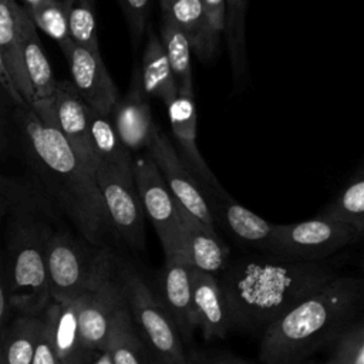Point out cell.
I'll return each instance as SVG.
<instances>
[{
    "label": "cell",
    "mask_w": 364,
    "mask_h": 364,
    "mask_svg": "<svg viewBox=\"0 0 364 364\" xmlns=\"http://www.w3.org/2000/svg\"><path fill=\"white\" fill-rule=\"evenodd\" d=\"M21 128L28 161L46 193L68 216L82 239L107 246L105 240L114 229L94 175L60 129L43 122L30 107L23 114Z\"/></svg>",
    "instance_id": "cell-2"
},
{
    "label": "cell",
    "mask_w": 364,
    "mask_h": 364,
    "mask_svg": "<svg viewBox=\"0 0 364 364\" xmlns=\"http://www.w3.org/2000/svg\"><path fill=\"white\" fill-rule=\"evenodd\" d=\"M115 280L121 289L131 321L156 364H193L183 341L155 290L127 260L115 256Z\"/></svg>",
    "instance_id": "cell-6"
},
{
    "label": "cell",
    "mask_w": 364,
    "mask_h": 364,
    "mask_svg": "<svg viewBox=\"0 0 364 364\" xmlns=\"http://www.w3.org/2000/svg\"><path fill=\"white\" fill-rule=\"evenodd\" d=\"M43 314L48 320L51 341L60 364H87L94 354L88 355L81 343L77 299L65 303L50 301Z\"/></svg>",
    "instance_id": "cell-20"
},
{
    "label": "cell",
    "mask_w": 364,
    "mask_h": 364,
    "mask_svg": "<svg viewBox=\"0 0 364 364\" xmlns=\"http://www.w3.org/2000/svg\"><path fill=\"white\" fill-rule=\"evenodd\" d=\"M326 364H334V361H333V360H331V357H330V360H328V361H327V363H326Z\"/></svg>",
    "instance_id": "cell-44"
},
{
    "label": "cell",
    "mask_w": 364,
    "mask_h": 364,
    "mask_svg": "<svg viewBox=\"0 0 364 364\" xmlns=\"http://www.w3.org/2000/svg\"><path fill=\"white\" fill-rule=\"evenodd\" d=\"M193 364H195V363H193Z\"/></svg>",
    "instance_id": "cell-46"
},
{
    "label": "cell",
    "mask_w": 364,
    "mask_h": 364,
    "mask_svg": "<svg viewBox=\"0 0 364 364\" xmlns=\"http://www.w3.org/2000/svg\"><path fill=\"white\" fill-rule=\"evenodd\" d=\"M27 13L36 27H40L47 36L54 38L61 48L71 41L63 0H44Z\"/></svg>",
    "instance_id": "cell-32"
},
{
    "label": "cell",
    "mask_w": 364,
    "mask_h": 364,
    "mask_svg": "<svg viewBox=\"0 0 364 364\" xmlns=\"http://www.w3.org/2000/svg\"><path fill=\"white\" fill-rule=\"evenodd\" d=\"M28 107L43 122L60 129L80 161L94 175L98 166V158L91 142L87 105L71 81H58L51 97L36 100Z\"/></svg>",
    "instance_id": "cell-10"
},
{
    "label": "cell",
    "mask_w": 364,
    "mask_h": 364,
    "mask_svg": "<svg viewBox=\"0 0 364 364\" xmlns=\"http://www.w3.org/2000/svg\"><path fill=\"white\" fill-rule=\"evenodd\" d=\"M162 14L168 16L188 37L191 50L200 58H210L219 43L213 38L199 0H159Z\"/></svg>",
    "instance_id": "cell-22"
},
{
    "label": "cell",
    "mask_w": 364,
    "mask_h": 364,
    "mask_svg": "<svg viewBox=\"0 0 364 364\" xmlns=\"http://www.w3.org/2000/svg\"><path fill=\"white\" fill-rule=\"evenodd\" d=\"M331 360H333V358H331Z\"/></svg>",
    "instance_id": "cell-45"
},
{
    "label": "cell",
    "mask_w": 364,
    "mask_h": 364,
    "mask_svg": "<svg viewBox=\"0 0 364 364\" xmlns=\"http://www.w3.org/2000/svg\"><path fill=\"white\" fill-rule=\"evenodd\" d=\"M0 334H1V331H0ZM0 364H4V361H3V354H1V344H0Z\"/></svg>",
    "instance_id": "cell-43"
},
{
    "label": "cell",
    "mask_w": 364,
    "mask_h": 364,
    "mask_svg": "<svg viewBox=\"0 0 364 364\" xmlns=\"http://www.w3.org/2000/svg\"><path fill=\"white\" fill-rule=\"evenodd\" d=\"M202 4V10L206 18V24L209 27L210 34L219 43L220 36L225 31V20H226V3L225 0H199Z\"/></svg>",
    "instance_id": "cell-36"
},
{
    "label": "cell",
    "mask_w": 364,
    "mask_h": 364,
    "mask_svg": "<svg viewBox=\"0 0 364 364\" xmlns=\"http://www.w3.org/2000/svg\"><path fill=\"white\" fill-rule=\"evenodd\" d=\"M21 50L26 73L33 88V101L51 97L55 91L58 81L53 74L51 64L43 50L40 37L37 34V27L30 16L26 17L23 24Z\"/></svg>",
    "instance_id": "cell-24"
},
{
    "label": "cell",
    "mask_w": 364,
    "mask_h": 364,
    "mask_svg": "<svg viewBox=\"0 0 364 364\" xmlns=\"http://www.w3.org/2000/svg\"><path fill=\"white\" fill-rule=\"evenodd\" d=\"M87 364H112L108 348L105 347V348L94 353V355L91 357V360Z\"/></svg>",
    "instance_id": "cell-40"
},
{
    "label": "cell",
    "mask_w": 364,
    "mask_h": 364,
    "mask_svg": "<svg viewBox=\"0 0 364 364\" xmlns=\"http://www.w3.org/2000/svg\"><path fill=\"white\" fill-rule=\"evenodd\" d=\"M320 215L350 226L358 236L364 230V178L357 173L337 199Z\"/></svg>",
    "instance_id": "cell-29"
},
{
    "label": "cell",
    "mask_w": 364,
    "mask_h": 364,
    "mask_svg": "<svg viewBox=\"0 0 364 364\" xmlns=\"http://www.w3.org/2000/svg\"><path fill=\"white\" fill-rule=\"evenodd\" d=\"M28 16L17 0H0V53L13 82L28 107L33 102V88L23 61V24Z\"/></svg>",
    "instance_id": "cell-19"
},
{
    "label": "cell",
    "mask_w": 364,
    "mask_h": 364,
    "mask_svg": "<svg viewBox=\"0 0 364 364\" xmlns=\"http://www.w3.org/2000/svg\"><path fill=\"white\" fill-rule=\"evenodd\" d=\"M9 299H7V286H6V276L3 267V256L0 255V331L4 327L6 316L9 311Z\"/></svg>",
    "instance_id": "cell-38"
},
{
    "label": "cell",
    "mask_w": 364,
    "mask_h": 364,
    "mask_svg": "<svg viewBox=\"0 0 364 364\" xmlns=\"http://www.w3.org/2000/svg\"><path fill=\"white\" fill-rule=\"evenodd\" d=\"M71 41L92 51H100L94 0H63Z\"/></svg>",
    "instance_id": "cell-31"
},
{
    "label": "cell",
    "mask_w": 364,
    "mask_h": 364,
    "mask_svg": "<svg viewBox=\"0 0 364 364\" xmlns=\"http://www.w3.org/2000/svg\"><path fill=\"white\" fill-rule=\"evenodd\" d=\"M24 1V4H26V10L28 11V10H31V9H34L36 6H38L41 1H44V0H23Z\"/></svg>",
    "instance_id": "cell-42"
},
{
    "label": "cell",
    "mask_w": 364,
    "mask_h": 364,
    "mask_svg": "<svg viewBox=\"0 0 364 364\" xmlns=\"http://www.w3.org/2000/svg\"><path fill=\"white\" fill-rule=\"evenodd\" d=\"M360 237L350 226L318 215L317 218L274 225L263 253L283 262H320Z\"/></svg>",
    "instance_id": "cell-7"
},
{
    "label": "cell",
    "mask_w": 364,
    "mask_h": 364,
    "mask_svg": "<svg viewBox=\"0 0 364 364\" xmlns=\"http://www.w3.org/2000/svg\"><path fill=\"white\" fill-rule=\"evenodd\" d=\"M182 341H188L196 328L192 309L189 264L182 257L165 259L155 290Z\"/></svg>",
    "instance_id": "cell-16"
},
{
    "label": "cell",
    "mask_w": 364,
    "mask_h": 364,
    "mask_svg": "<svg viewBox=\"0 0 364 364\" xmlns=\"http://www.w3.org/2000/svg\"><path fill=\"white\" fill-rule=\"evenodd\" d=\"M178 212L183 260L191 267L218 276L226 266L229 249L219 239L218 233L208 230L179 203Z\"/></svg>",
    "instance_id": "cell-18"
},
{
    "label": "cell",
    "mask_w": 364,
    "mask_h": 364,
    "mask_svg": "<svg viewBox=\"0 0 364 364\" xmlns=\"http://www.w3.org/2000/svg\"><path fill=\"white\" fill-rule=\"evenodd\" d=\"M10 183L1 178L0 175V219L3 216V213L7 209V203H9V195H10Z\"/></svg>",
    "instance_id": "cell-39"
},
{
    "label": "cell",
    "mask_w": 364,
    "mask_h": 364,
    "mask_svg": "<svg viewBox=\"0 0 364 364\" xmlns=\"http://www.w3.org/2000/svg\"><path fill=\"white\" fill-rule=\"evenodd\" d=\"M46 272L51 301L65 303L95 289L114 274L115 255L68 232L54 230L46 242Z\"/></svg>",
    "instance_id": "cell-5"
},
{
    "label": "cell",
    "mask_w": 364,
    "mask_h": 364,
    "mask_svg": "<svg viewBox=\"0 0 364 364\" xmlns=\"http://www.w3.org/2000/svg\"><path fill=\"white\" fill-rule=\"evenodd\" d=\"M161 43L178 81V87L193 88L191 44L183 31L165 14L161 21Z\"/></svg>",
    "instance_id": "cell-28"
},
{
    "label": "cell",
    "mask_w": 364,
    "mask_h": 364,
    "mask_svg": "<svg viewBox=\"0 0 364 364\" xmlns=\"http://www.w3.org/2000/svg\"><path fill=\"white\" fill-rule=\"evenodd\" d=\"M141 84L148 97L161 100L168 105L178 92V81L173 75L161 38L149 31L139 70Z\"/></svg>",
    "instance_id": "cell-23"
},
{
    "label": "cell",
    "mask_w": 364,
    "mask_h": 364,
    "mask_svg": "<svg viewBox=\"0 0 364 364\" xmlns=\"http://www.w3.org/2000/svg\"><path fill=\"white\" fill-rule=\"evenodd\" d=\"M334 364H364V326L358 318L331 344Z\"/></svg>",
    "instance_id": "cell-33"
},
{
    "label": "cell",
    "mask_w": 364,
    "mask_h": 364,
    "mask_svg": "<svg viewBox=\"0 0 364 364\" xmlns=\"http://www.w3.org/2000/svg\"><path fill=\"white\" fill-rule=\"evenodd\" d=\"M71 73V84L90 108L109 115L118 98L100 51H92L70 41L61 48Z\"/></svg>",
    "instance_id": "cell-12"
},
{
    "label": "cell",
    "mask_w": 364,
    "mask_h": 364,
    "mask_svg": "<svg viewBox=\"0 0 364 364\" xmlns=\"http://www.w3.org/2000/svg\"><path fill=\"white\" fill-rule=\"evenodd\" d=\"M3 267L9 304L20 314L38 316L51 301L46 272V242L53 232L46 208L34 193L10 186Z\"/></svg>",
    "instance_id": "cell-4"
},
{
    "label": "cell",
    "mask_w": 364,
    "mask_h": 364,
    "mask_svg": "<svg viewBox=\"0 0 364 364\" xmlns=\"http://www.w3.org/2000/svg\"><path fill=\"white\" fill-rule=\"evenodd\" d=\"M172 135L178 145V154L182 161L199 181L212 193H223L225 189L209 169L202 158L196 144V105L193 88L178 87L175 98L166 105Z\"/></svg>",
    "instance_id": "cell-14"
},
{
    "label": "cell",
    "mask_w": 364,
    "mask_h": 364,
    "mask_svg": "<svg viewBox=\"0 0 364 364\" xmlns=\"http://www.w3.org/2000/svg\"><path fill=\"white\" fill-rule=\"evenodd\" d=\"M127 18L131 36L136 40L144 34L151 0H118Z\"/></svg>",
    "instance_id": "cell-34"
},
{
    "label": "cell",
    "mask_w": 364,
    "mask_h": 364,
    "mask_svg": "<svg viewBox=\"0 0 364 364\" xmlns=\"http://www.w3.org/2000/svg\"><path fill=\"white\" fill-rule=\"evenodd\" d=\"M119 141L129 152L146 149L156 128L151 115L149 97L145 94L139 70H134L127 95L118 100L109 114Z\"/></svg>",
    "instance_id": "cell-15"
},
{
    "label": "cell",
    "mask_w": 364,
    "mask_h": 364,
    "mask_svg": "<svg viewBox=\"0 0 364 364\" xmlns=\"http://www.w3.org/2000/svg\"><path fill=\"white\" fill-rule=\"evenodd\" d=\"M189 274L196 328L206 340L226 337L232 321L218 276L191 266Z\"/></svg>",
    "instance_id": "cell-17"
},
{
    "label": "cell",
    "mask_w": 364,
    "mask_h": 364,
    "mask_svg": "<svg viewBox=\"0 0 364 364\" xmlns=\"http://www.w3.org/2000/svg\"><path fill=\"white\" fill-rule=\"evenodd\" d=\"M146 154L158 166L175 200L196 218L208 230L216 233L215 219L202 185L182 161L171 139L158 127L146 146Z\"/></svg>",
    "instance_id": "cell-11"
},
{
    "label": "cell",
    "mask_w": 364,
    "mask_h": 364,
    "mask_svg": "<svg viewBox=\"0 0 364 364\" xmlns=\"http://www.w3.org/2000/svg\"><path fill=\"white\" fill-rule=\"evenodd\" d=\"M87 118L94 152L98 164L104 162L119 168H132V155L119 141L109 115L101 114L87 105Z\"/></svg>",
    "instance_id": "cell-27"
},
{
    "label": "cell",
    "mask_w": 364,
    "mask_h": 364,
    "mask_svg": "<svg viewBox=\"0 0 364 364\" xmlns=\"http://www.w3.org/2000/svg\"><path fill=\"white\" fill-rule=\"evenodd\" d=\"M124 304V297L114 274L77 299L78 331L88 355L107 347L114 317Z\"/></svg>",
    "instance_id": "cell-13"
},
{
    "label": "cell",
    "mask_w": 364,
    "mask_h": 364,
    "mask_svg": "<svg viewBox=\"0 0 364 364\" xmlns=\"http://www.w3.org/2000/svg\"><path fill=\"white\" fill-rule=\"evenodd\" d=\"M226 20L225 37L228 43L229 60L235 81H239L246 71V47H245V17L247 0H225Z\"/></svg>",
    "instance_id": "cell-30"
},
{
    "label": "cell",
    "mask_w": 364,
    "mask_h": 364,
    "mask_svg": "<svg viewBox=\"0 0 364 364\" xmlns=\"http://www.w3.org/2000/svg\"><path fill=\"white\" fill-rule=\"evenodd\" d=\"M327 260H236L218 274L232 326L264 330L303 299L336 279Z\"/></svg>",
    "instance_id": "cell-1"
},
{
    "label": "cell",
    "mask_w": 364,
    "mask_h": 364,
    "mask_svg": "<svg viewBox=\"0 0 364 364\" xmlns=\"http://www.w3.org/2000/svg\"><path fill=\"white\" fill-rule=\"evenodd\" d=\"M94 178L114 233L134 250H144L145 213L135 186L132 168L100 162Z\"/></svg>",
    "instance_id": "cell-8"
},
{
    "label": "cell",
    "mask_w": 364,
    "mask_h": 364,
    "mask_svg": "<svg viewBox=\"0 0 364 364\" xmlns=\"http://www.w3.org/2000/svg\"><path fill=\"white\" fill-rule=\"evenodd\" d=\"M132 173L144 213L159 237L165 259L182 257L178 202L166 186L158 166L148 154H144L134 158Z\"/></svg>",
    "instance_id": "cell-9"
},
{
    "label": "cell",
    "mask_w": 364,
    "mask_h": 364,
    "mask_svg": "<svg viewBox=\"0 0 364 364\" xmlns=\"http://www.w3.org/2000/svg\"><path fill=\"white\" fill-rule=\"evenodd\" d=\"M361 306V280L337 276L263 330L262 364H300L357 321Z\"/></svg>",
    "instance_id": "cell-3"
},
{
    "label": "cell",
    "mask_w": 364,
    "mask_h": 364,
    "mask_svg": "<svg viewBox=\"0 0 364 364\" xmlns=\"http://www.w3.org/2000/svg\"><path fill=\"white\" fill-rule=\"evenodd\" d=\"M0 87L6 91V94L11 98V101H13L14 104L21 105V107H27L26 102H24V100L21 98L20 92L17 91L14 82H13V78H11V75H10V73H9L7 67H6V64H4V60H3V57H1V53H0Z\"/></svg>",
    "instance_id": "cell-37"
},
{
    "label": "cell",
    "mask_w": 364,
    "mask_h": 364,
    "mask_svg": "<svg viewBox=\"0 0 364 364\" xmlns=\"http://www.w3.org/2000/svg\"><path fill=\"white\" fill-rule=\"evenodd\" d=\"M41 326V314H20L0 334L4 364H31L34 347Z\"/></svg>",
    "instance_id": "cell-26"
},
{
    "label": "cell",
    "mask_w": 364,
    "mask_h": 364,
    "mask_svg": "<svg viewBox=\"0 0 364 364\" xmlns=\"http://www.w3.org/2000/svg\"><path fill=\"white\" fill-rule=\"evenodd\" d=\"M212 199L215 202V208L210 206V212H216L218 218L232 232V235L243 243L263 252L273 232V223H269L247 208L236 203L226 192L213 193Z\"/></svg>",
    "instance_id": "cell-21"
},
{
    "label": "cell",
    "mask_w": 364,
    "mask_h": 364,
    "mask_svg": "<svg viewBox=\"0 0 364 364\" xmlns=\"http://www.w3.org/2000/svg\"><path fill=\"white\" fill-rule=\"evenodd\" d=\"M210 364H250V363H247L246 360L239 358V357H223V358L212 361Z\"/></svg>",
    "instance_id": "cell-41"
},
{
    "label": "cell",
    "mask_w": 364,
    "mask_h": 364,
    "mask_svg": "<svg viewBox=\"0 0 364 364\" xmlns=\"http://www.w3.org/2000/svg\"><path fill=\"white\" fill-rule=\"evenodd\" d=\"M31 364H60L51 341L50 324L43 313H41V326L38 330Z\"/></svg>",
    "instance_id": "cell-35"
},
{
    "label": "cell",
    "mask_w": 364,
    "mask_h": 364,
    "mask_svg": "<svg viewBox=\"0 0 364 364\" xmlns=\"http://www.w3.org/2000/svg\"><path fill=\"white\" fill-rule=\"evenodd\" d=\"M107 348L112 364H156L146 344L136 333L125 304L114 317Z\"/></svg>",
    "instance_id": "cell-25"
}]
</instances>
